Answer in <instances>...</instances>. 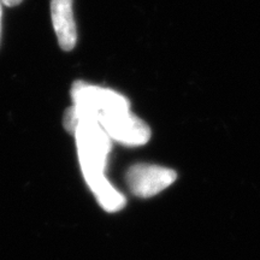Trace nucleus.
Returning <instances> with one entry per match:
<instances>
[{"mask_svg": "<svg viewBox=\"0 0 260 260\" xmlns=\"http://www.w3.org/2000/svg\"><path fill=\"white\" fill-rule=\"evenodd\" d=\"M111 140L125 146H142L151 139V129L130 110L106 113L98 119Z\"/></svg>", "mask_w": 260, "mask_h": 260, "instance_id": "nucleus-3", "label": "nucleus"}, {"mask_svg": "<svg viewBox=\"0 0 260 260\" xmlns=\"http://www.w3.org/2000/svg\"><path fill=\"white\" fill-rule=\"evenodd\" d=\"M82 174L90 189L105 180L104 171L111 151V139L93 121H81L74 133Z\"/></svg>", "mask_w": 260, "mask_h": 260, "instance_id": "nucleus-1", "label": "nucleus"}, {"mask_svg": "<svg viewBox=\"0 0 260 260\" xmlns=\"http://www.w3.org/2000/svg\"><path fill=\"white\" fill-rule=\"evenodd\" d=\"M100 206L107 212H118L125 206V197L118 191L109 181L104 180L92 190Z\"/></svg>", "mask_w": 260, "mask_h": 260, "instance_id": "nucleus-6", "label": "nucleus"}, {"mask_svg": "<svg viewBox=\"0 0 260 260\" xmlns=\"http://www.w3.org/2000/svg\"><path fill=\"white\" fill-rule=\"evenodd\" d=\"M0 25H2V6H0Z\"/></svg>", "mask_w": 260, "mask_h": 260, "instance_id": "nucleus-8", "label": "nucleus"}, {"mask_svg": "<svg viewBox=\"0 0 260 260\" xmlns=\"http://www.w3.org/2000/svg\"><path fill=\"white\" fill-rule=\"evenodd\" d=\"M3 4H5L6 6H16L18 4H21L22 0H2Z\"/></svg>", "mask_w": 260, "mask_h": 260, "instance_id": "nucleus-7", "label": "nucleus"}, {"mask_svg": "<svg viewBox=\"0 0 260 260\" xmlns=\"http://www.w3.org/2000/svg\"><path fill=\"white\" fill-rule=\"evenodd\" d=\"M177 178L172 169L153 164L133 165L126 172L130 191L139 198H151L170 187Z\"/></svg>", "mask_w": 260, "mask_h": 260, "instance_id": "nucleus-4", "label": "nucleus"}, {"mask_svg": "<svg viewBox=\"0 0 260 260\" xmlns=\"http://www.w3.org/2000/svg\"><path fill=\"white\" fill-rule=\"evenodd\" d=\"M73 107L79 124L81 121L98 123L99 117L106 113L130 110L128 98L110 88L76 81L71 87ZM99 124V123H98Z\"/></svg>", "mask_w": 260, "mask_h": 260, "instance_id": "nucleus-2", "label": "nucleus"}, {"mask_svg": "<svg viewBox=\"0 0 260 260\" xmlns=\"http://www.w3.org/2000/svg\"><path fill=\"white\" fill-rule=\"evenodd\" d=\"M74 0H51V16L58 42L61 50L71 51L77 41L75 23Z\"/></svg>", "mask_w": 260, "mask_h": 260, "instance_id": "nucleus-5", "label": "nucleus"}]
</instances>
